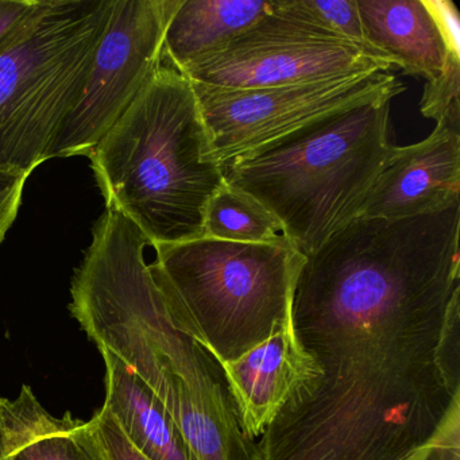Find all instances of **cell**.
<instances>
[{
	"label": "cell",
	"instance_id": "obj_1",
	"mask_svg": "<svg viewBox=\"0 0 460 460\" xmlns=\"http://www.w3.org/2000/svg\"><path fill=\"white\" fill-rule=\"evenodd\" d=\"M460 207L355 217L304 258L293 332L312 378L257 460H419L460 446Z\"/></svg>",
	"mask_w": 460,
	"mask_h": 460
},
{
	"label": "cell",
	"instance_id": "obj_2",
	"mask_svg": "<svg viewBox=\"0 0 460 460\" xmlns=\"http://www.w3.org/2000/svg\"><path fill=\"white\" fill-rule=\"evenodd\" d=\"M150 246L131 220L106 208L75 270L69 311L165 409L192 460H257L222 366L172 320L145 260Z\"/></svg>",
	"mask_w": 460,
	"mask_h": 460
},
{
	"label": "cell",
	"instance_id": "obj_3",
	"mask_svg": "<svg viewBox=\"0 0 460 460\" xmlns=\"http://www.w3.org/2000/svg\"><path fill=\"white\" fill-rule=\"evenodd\" d=\"M192 83L164 58L122 117L87 155L106 208L150 244L203 238L207 206L226 184Z\"/></svg>",
	"mask_w": 460,
	"mask_h": 460
},
{
	"label": "cell",
	"instance_id": "obj_4",
	"mask_svg": "<svg viewBox=\"0 0 460 460\" xmlns=\"http://www.w3.org/2000/svg\"><path fill=\"white\" fill-rule=\"evenodd\" d=\"M381 98L330 115L223 166L227 184L260 201L304 257L359 217L393 145Z\"/></svg>",
	"mask_w": 460,
	"mask_h": 460
},
{
	"label": "cell",
	"instance_id": "obj_5",
	"mask_svg": "<svg viewBox=\"0 0 460 460\" xmlns=\"http://www.w3.org/2000/svg\"><path fill=\"white\" fill-rule=\"evenodd\" d=\"M153 249V277L172 320L219 365L292 324L293 289L305 258L292 244L199 238Z\"/></svg>",
	"mask_w": 460,
	"mask_h": 460
},
{
	"label": "cell",
	"instance_id": "obj_6",
	"mask_svg": "<svg viewBox=\"0 0 460 460\" xmlns=\"http://www.w3.org/2000/svg\"><path fill=\"white\" fill-rule=\"evenodd\" d=\"M112 0H33L0 40V173L28 179L84 87Z\"/></svg>",
	"mask_w": 460,
	"mask_h": 460
},
{
	"label": "cell",
	"instance_id": "obj_7",
	"mask_svg": "<svg viewBox=\"0 0 460 460\" xmlns=\"http://www.w3.org/2000/svg\"><path fill=\"white\" fill-rule=\"evenodd\" d=\"M192 87L208 136L207 161L222 168L330 115L405 91L384 72L252 90Z\"/></svg>",
	"mask_w": 460,
	"mask_h": 460
},
{
	"label": "cell",
	"instance_id": "obj_8",
	"mask_svg": "<svg viewBox=\"0 0 460 460\" xmlns=\"http://www.w3.org/2000/svg\"><path fill=\"white\" fill-rule=\"evenodd\" d=\"M392 63L378 50L271 9L226 47L180 74L190 82L228 90L279 87L349 75L384 72Z\"/></svg>",
	"mask_w": 460,
	"mask_h": 460
},
{
	"label": "cell",
	"instance_id": "obj_9",
	"mask_svg": "<svg viewBox=\"0 0 460 460\" xmlns=\"http://www.w3.org/2000/svg\"><path fill=\"white\" fill-rule=\"evenodd\" d=\"M181 0H112L84 87L50 152L90 155L164 63V39Z\"/></svg>",
	"mask_w": 460,
	"mask_h": 460
},
{
	"label": "cell",
	"instance_id": "obj_10",
	"mask_svg": "<svg viewBox=\"0 0 460 460\" xmlns=\"http://www.w3.org/2000/svg\"><path fill=\"white\" fill-rule=\"evenodd\" d=\"M459 128L440 120L424 141L409 146L393 145L359 217L408 219L460 203Z\"/></svg>",
	"mask_w": 460,
	"mask_h": 460
},
{
	"label": "cell",
	"instance_id": "obj_11",
	"mask_svg": "<svg viewBox=\"0 0 460 460\" xmlns=\"http://www.w3.org/2000/svg\"><path fill=\"white\" fill-rule=\"evenodd\" d=\"M368 47L408 76L433 83L460 58L459 14L444 0H358Z\"/></svg>",
	"mask_w": 460,
	"mask_h": 460
},
{
	"label": "cell",
	"instance_id": "obj_12",
	"mask_svg": "<svg viewBox=\"0 0 460 460\" xmlns=\"http://www.w3.org/2000/svg\"><path fill=\"white\" fill-rule=\"evenodd\" d=\"M220 366L242 432L252 441L263 435L295 387L312 378L311 360L298 346L292 324Z\"/></svg>",
	"mask_w": 460,
	"mask_h": 460
},
{
	"label": "cell",
	"instance_id": "obj_13",
	"mask_svg": "<svg viewBox=\"0 0 460 460\" xmlns=\"http://www.w3.org/2000/svg\"><path fill=\"white\" fill-rule=\"evenodd\" d=\"M0 460H107L90 421L58 417L22 385L14 398L0 395Z\"/></svg>",
	"mask_w": 460,
	"mask_h": 460
},
{
	"label": "cell",
	"instance_id": "obj_14",
	"mask_svg": "<svg viewBox=\"0 0 460 460\" xmlns=\"http://www.w3.org/2000/svg\"><path fill=\"white\" fill-rule=\"evenodd\" d=\"M99 351L106 367L103 409L130 443L150 460H192L181 433L152 393L117 357Z\"/></svg>",
	"mask_w": 460,
	"mask_h": 460
},
{
	"label": "cell",
	"instance_id": "obj_15",
	"mask_svg": "<svg viewBox=\"0 0 460 460\" xmlns=\"http://www.w3.org/2000/svg\"><path fill=\"white\" fill-rule=\"evenodd\" d=\"M271 9L262 0H181L169 21L164 58L177 71L222 49Z\"/></svg>",
	"mask_w": 460,
	"mask_h": 460
},
{
	"label": "cell",
	"instance_id": "obj_16",
	"mask_svg": "<svg viewBox=\"0 0 460 460\" xmlns=\"http://www.w3.org/2000/svg\"><path fill=\"white\" fill-rule=\"evenodd\" d=\"M203 238L236 243L292 244L284 226L268 208L227 182L207 206Z\"/></svg>",
	"mask_w": 460,
	"mask_h": 460
},
{
	"label": "cell",
	"instance_id": "obj_17",
	"mask_svg": "<svg viewBox=\"0 0 460 460\" xmlns=\"http://www.w3.org/2000/svg\"><path fill=\"white\" fill-rule=\"evenodd\" d=\"M276 6L282 13L324 29L336 37L368 47L358 0H276Z\"/></svg>",
	"mask_w": 460,
	"mask_h": 460
},
{
	"label": "cell",
	"instance_id": "obj_18",
	"mask_svg": "<svg viewBox=\"0 0 460 460\" xmlns=\"http://www.w3.org/2000/svg\"><path fill=\"white\" fill-rule=\"evenodd\" d=\"M460 58L449 61L443 75L433 83L425 84L420 102V111L436 122L447 120L460 128Z\"/></svg>",
	"mask_w": 460,
	"mask_h": 460
},
{
	"label": "cell",
	"instance_id": "obj_19",
	"mask_svg": "<svg viewBox=\"0 0 460 460\" xmlns=\"http://www.w3.org/2000/svg\"><path fill=\"white\" fill-rule=\"evenodd\" d=\"M90 422L107 460H150L130 443L117 421L103 408L93 414Z\"/></svg>",
	"mask_w": 460,
	"mask_h": 460
},
{
	"label": "cell",
	"instance_id": "obj_20",
	"mask_svg": "<svg viewBox=\"0 0 460 460\" xmlns=\"http://www.w3.org/2000/svg\"><path fill=\"white\" fill-rule=\"evenodd\" d=\"M26 177L0 173V243L17 219L22 204Z\"/></svg>",
	"mask_w": 460,
	"mask_h": 460
},
{
	"label": "cell",
	"instance_id": "obj_21",
	"mask_svg": "<svg viewBox=\"0 0 460 460\" xmlns=\"http://www.w3.org/2000/svg\"><path fill=\"white\" fill-rule=\"evenodd\" d=\"M31 2L33 0H0V40L4 39L28 12Z\"/></svg>",
	"mask_w": 460,
	"mask_h": 460
}]
</instances>
